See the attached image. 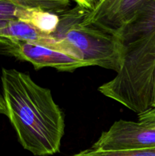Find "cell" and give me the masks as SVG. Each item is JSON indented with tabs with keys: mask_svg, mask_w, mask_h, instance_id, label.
Returning <instances> with one entry per match:
<instances>
[{
	"mask_svg": "<svg viewBox=\"0 0 155 156\" xmlns=\"http://www.w3.org/2000/svg\"><path fill=\"white\" fill-rule=\"evenodd\" d=\"M147 0H118L103 16L89 26L118 37Z\"/></svg>",
	"mask_w": 155,
	"mask_h": 156,
	"instance_id": "obj_5",
	"label": "cell"
},
{
	"mask_svg": "<svg viewBox=\"0 0 155 156\" xmlns=\"http://www.w3.org/2000/svg\"><path fill=\"white\" fill-rule=\"evenodd\" d=\"M23 9L9 0H0V29L5 27L9 21L21 20Z\"/></svg>",
	"mask_w": 155,
	"mask_h": 156,
	"instance_id": "obj_10",
	"label": "cell"
},
{
	"mask_svg": "<svg viewBox=\"0 0 155 156\" xmlns=\"http://www.w3.org/2000/svg\"><path fill=\"white\" fill-rule=\"evenodd\" d=\"M72 156H155V148L127 151H95L88 149Z\"/></svg>",
	"mask_w": 155,
	"mask_h": 156,
	"instance_id": "obj_9",
	"label": "cell"
},
{
	"mask_svg": "<svg viewBox=\"0 0 155 156\" xmlns=\"http://www.w3.org/2000/svg\"><path fill=\"white\" fill-rule=\"evenodd\" d=\"M74 1L78 5L89 11H92L100 0H74Z\"/></svg>",
	"mask_w": 155,
	"mask_h": 156,
	"instance_id": "obj_13",
	"label": "cell"
},
{
	"mask_svg": "<svg viewBox=\"0 0 155 156\" xmlns=\"http://www.w3.org/2000/svg\"><path fill=\"white\" fill-rule=\"evenodd\" d=\"M117 1L118 0H100L92 11H89L88 15L82 21L81 24L85 26L92 24L94 21H97L108 10H109Z\"/></svg>",
	"mask_w": 155,
	"mask_h": 156,
	"instance_id": "obj_11",
	"label": "cell"
},
{
	"mask_svg": "<svg viewBox=\"0 0 155 156\" xmlns=\"http://www.w3.org/2000/svg\"><path fill=\"white\" fill-rule=\"evenodd\" d=\"M155 148V126L119 120L101 133L90 149L95 151L139 150Z\"/></svg>",
	"mask_w": 155,
	"mask_h": 156,
	"instance_id": "obj_3",
	"label": "cell"
},
{
	"mask_svg": "<svg viewBox=\"0 0 155 156\" xmlns=\"http://www.w3.org/2000/svg\"><path fill=\"white\" fill-rule=\"evenodd\" d=\"M24 9H39L52 13L62 14L71 9V0H9Z\"/></svg>",
	"mask_w": 155,
	"mask_h": 156,
	"instance_id": "obj_8",
	"label": "cell"
},
{
	"mask_svg": "<svg viewBox=\"0 0 155 156\" xmlns=\"http://www.w3.org/2000/svg\"><path fill=\"white\" fill-rule=\"evenodd\" d=\"M0 39L33 43L54 49L56 40L52 35L40 31L29 23L21 20L9 21L0 29Z\"/></svg>",
	"mask_w": 155,
	"mask_h": 156,
	"instance_id": "obj_6",
	"label": "cell"
},
{
	"mask_svg": "<svg viewBox=\"0 0 155 156\" xmlns=\"http://www.w3.org/2000/svg\"><path fill=\"white\" fill-rule=\"evenodd\" d=\"M138 115L139 122L149 126H155V108H150Z\"/></svg>",
	"mask_w": 155,
	"mask_h": 156,
	"instance_id": "obj_12",
	"label": "cell"
},
{
	"mask_svg": "<svg viewBox=\"0 0 155 156\" xmlns=\"http://www.w3.org/2000/svg\"><path fill=\"white\" fill-rule=\"evenodd\" d=\"M1 80L7 117L22 147L36 156L59 152L65 116L51 91L14 69L2 68Z\"/></svg>",
	"mask_w": 155,
	"mask_h": 156,
	"instance_id": "obj_1",
	"label": "cell"
},
{
	"mask_svg": "<svg viewBox=\"0 0 155 156\" xmlns=\"http://www.w3.org/2000/svg\"><path fill=\"white\" fill-rule=\"evenodd\" d=\"M21 21L29 23L40 31L52 35L58 27L59 15L39 9H24Z\"/></svg>",
	"mask_w": 155,
	"mask_h": 156,
	"instance_id": "obj_7",
	"label": "cell"
},
{
	"mask_svg": "<svg viewBox=\"0 0 155 156\" xmlns=\"http://www.w3.org/2000/svg\"><path fill=\"white\" fill-rule=\"evenodd\" d=\"M0 114H3L5 116H7L8 114L5 102L3 95H2L1 94H0Z\"/></svg>",
	"mask_w": 155,
	"mask_h": 156,
	"instance_id": "obj_15",
	"label": "cell"
},
{
	"mask_svg": "<svg viewBox=\"0 0 155 156\" xmlns=\"http://www.w3.org/2000/svg\"><path fill=\"white\" fill-rule=\"evenodd\" d=\"M0 44L7 47L9 56L30 62L36 70L50 67L60 72L71 73L79 68L87 67L84 62L70 55L37 44L5 39H0Z\"/></svg>",
	"mask_w": 155,
	"mask_h": 156,
	"instance_id": "obj_4",
	"label": "cell"
},
{
	"mask_svg": "<svg viewBox=\"0 0 155 156\" xmlns=\"http://www.w3.org/2000/svg\"><path fill=\"white\" fill-rule=\"evenodd\" d=\"M89 10L76 5L59 14V22L52 36L54 50L84 62L118 73L122 64L123 46L118 37L81 24Z\"/></svg>",
	"mask_w": 155,
	"mask_h": 156,
	"instance_id": "obj_2",
	"label": "cell"
},
{
	"mask_svg": "<svg viewBox=\"0 0 155 156\" xmlns=\"http://www.w3.org/2000/svg\"><path fill=\"white\" fill-rule=\"evenodd\" d=\"M151 108H155V69L153 72L151 88Z\"/></svg>",
	"mask_w": 155,
	"mask_h": 156,
	"instance_id": "obj_14",
	"label": "cell"
},
{
	"mask_svg": "<svg viewBox=\"0 0 155 156\" xmlns=\"http://www.w3.org/2000/svg\"><path fill=\"white\" fill-rule=\"evenodd\" d=\"M0 55H5V56L7 55V53H6L5 47L2 44H0Z\"/></svg>",
	"mask_w": 155,
	"mask_h": 156,
	"instance_id": "obj_16",
	"label": "cell"
}]
</instances>
